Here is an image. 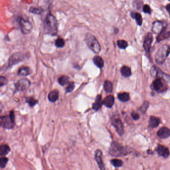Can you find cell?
I'll return each mask as SVG.
<instances>
[{"label": "cell", "instance_id": "cell-14", "mask_svg": "<svg viewBox=\"0 0 170 170\" xmlns=\"http://www.w3.org/2000/svg\"><path fill=\"white\" fill-rule=\"evenodd\" d=\"M164 29L163 23L160 21H156L154 22L152 27V31L155 34H160Z\"/></svg>", "mask_w": 170, "mask_h": 170}, {"label": "cell", "instance_id": "cell-5", "mask_svg": "<svg viewBox=\"0 0 170 170\" xmlns=\"http://www.w3.org/2000/svg\"><path fill=\"white\" fill-rule=\"evenodd\" d=\"M170 53V46L169 45H164L162 46L155 55V61L157 64H163Z\"/></svg>", "mask_w": 170, "mask_h": 170}, {"label": "cell", "instance_id": "cell-42", "mask_svg": "<svg viewBox=\"0 0 170 170\" xmlns=\"http://www.w3.org/2000/svg\"><path fill=\"white\" fill-rule=\"evenodd\" d=\"M169 1H170V0H169Z\"/></svg>", "mask_w": 170, "mask_h": 170}, {"label": "cell", "instance_id": "cell-9", "mask_svg": "<svg viewBox=\"0 0 170 170\" xmlns=\"http://www.w3.org/2000/svg\"><path fill=\"white\" fill-rule=\"evenodd\" d=\"M112 125L116 128L117 133L119 135H123L124 134V127L123 122L120 119L117 117H113L111 119Z\"/></svg>", "mask_w": 170, "mask_h": 170}, {"label": "cell", "instance_id": "cell-20", "mask_svg": "<svg viewBox=\"0 0 170 170\" xmlns=\"http://www.w3.org/2000/svg\"><path fill=\"white\" fill-rule=\"evenodd\" d=\"M58 97H59V92L58 90H57L51 91L48 96V99L51 102H54L57 101L58 100Z\"/></svg>", "mask_w": 170, "mask_h": 170}, {"label": "cell", "instance_id": "cell-33", "mask_svg": "<svg viewBox=\"0 0 170 170\" xmlns=\"http://www.w3.org/2000/svg\"><path fill=\"white\" fill-rule=\"evenodd\" d=\"M149 104L148 102H144L142 105L139 108L140 111L142 113H145V112L147 111V110L149 107Z\"/></svg>", "mask_w": 170, "mask_h": 170}, {"label": "cell", "instance_id": "cell-17", "mask_svg": "<svg viewBox=\"0 0 170 170\" xmlns=\"http://www.w3.org/2000/svg\"><path fill=\"white\" fill-rule=\"evenodd\" d=\"M160 124V119L158 117L155 116H151L149 121V126L152 128H156Z\"/></svg>", "mask_w": 170, "mask_h": 170}, {"label": "cell", "instance_id": "cell-7", "mask_svg": "<svg viewBox=\"0 0 170 170\" xmlns=\"http://www.w3.org/2000/svg\"><path fill=\"white\" fill-rule=\"evenodd\" d=\"M19 26L22 34H27L31 33L32 31V24L29 21L26 20L23 18H21L19 22Z\"/></svg>", "mask_w": 170, "mask_h": 170}, {"label": "cell", "instance_id": "cell-30", "mask_svg": "<svg viewBox=\"0 0 170 170\" xmlns=\"http://www.w3.org/2000/svg\"><path fill=\"white\" fill-rule=\"evenodd\" d=\"M111 162L112 165L114 167L119 168V167H122L123 165V162L119 159H114V160H111Z\"/></svg>", "mask_w": 170, "mask_h": 170}, {"label": "cell", "instance_id": "cell-28", "mask_svg": "<svg viewBox=\"0 0 170 170\" xmlns=\"http://www.w3.org/2000/svg\"><path fill=\"white\" fill-rule=\"evenodd\" d=\"M69 80V78L67 76H63L59 77L58 79V82L62 86H64L65 85L68 84Z\"/></svg>", "mask_w": 170, "mask_h": 170}, {"label": "cell", "instance_id": "cell-26", "mask_svg": "<svg viewBox=\"0 0 170 170\" xmlns=\"http://www.w3.org/2000/svg\"><path fill=\"white\" fill-rule=\"evenodd\" d=\"M104 90L106 92L111 93L113 90V86L112 83L109 80H106L105 81L104 84Z\"/></svg>", "mask_w": 170, "mask_h": 170}, {"label": "cell", "instance_id": "cell-18", "mask_svg": "<svg viewBox=\"0 0 170 170\" xmlns=\"http://www.w3.org/2000/svg\"><path fill=\"white\" fill-rule=\"evenodd\" d=\"M102 105V95H98L96 97L95 103L93 104L92 108L95 111L99 110Z\"/></svg>", "mask_w": 170, "mask_h": 170}, {"label": "cell", "instance_id": "cell-22", "mask_svg": "<svg viewBox=\"0 0 170 170\" xmlns=\"http://www.w3.org/2000/svg\"><path fill=\"white\" fill-rule=\"evenodd\" d=\"M169 37H170V31H166L165 29H164L162 31L161 33H160L159 34L157 38V40L158 41H160L162 40L166 39Z\"/></svg>", "mask_w": 170, "mask_h": 170}, {"label": "cell", "instance_id": "cell-27", "mask_svg": "<svg viewBox=\"0 0 170 170\" xmlns=\"http://www.w3.org/2000/svg\"><path fill=\"white\" fill-rule=\"evenodd\" d=\"M118 98L121 101L125 102L128 101L130 99V96L128 93H121L118 95Z\"/></svg>", "mask_w": 170, "mask_h": 170}, {"label": "cell", "instance_id": "cell-31", "mask_svg": "<svg viewBox=\"0 0 170 170\" xmlns=\"http://www.w3.org/2000/svg\"><path fill=\"white\" fill-rule=\"evenodd\" d=\"M65 41L63 38H59L55 41V45L58 48H62L65 46Z\"/></svg>", "mask_w": 170, "mask_h": 170}, {"label": "cell", "instance_id": "cell-35", "mask_svg": "<svg viewBox=\"0 0 170 170\" xmlns=\"http://www.w3.org/2000/svg\"><path fill=\"white\" fill-rule=\"evenodd\" d=\"M29 11L32 13L36 14H40L42 12V9L41 8H33L31 7L29 9Z\"/></svg>", "mask_w": 170, "mask_h": 170}, {"label": "cell", "instance_id": "cell-40", "mask_svg": "<svg viewBox=\"0 0 170 170\" xmlns=\"http://www.w3.org/2000/svg\"><path fill=\"white\" fill-rule=\"evenodd\" d=\"M3 109H4V107H3V105L2 104V103H0V115L3 113Z\"/></svg>", "mask_w": 170, "mask_h": 170}, {"label": "cell", "instance_id": "cell-41", "mask_svg": "<svg viewBox=\"0 0 170 170\" xmlns=\"http://www.w3.org/2000/svg\"><path fill=\"white\" fill-rule=\"evenodd\" d=\"M166 9H167V10L170 13V3L167 5Z\"/></svg>", "mask_w": 170, "mask_h": 170}, {"label": "cell", "instance_id": "cell-13", "mask_svg": "<svg viewBox=\"0 0 170 170\" xmlns=\"http://www.w3.org/2000/svg\"><path fill=\"white\" fill-rule=\"evenodd\" d=\"M157 135L161 139H166L170 136V129L166 127L161 128L157 132Z\"/></svg>", "mask_w": 170, "mask_h": 170}, {"label": "cell", "instance_id": "cell-34", "mask_svg": "<svg viewBox=\"0 0 170 170\" xmlns=\"http://www.w3.org/2000/svg\"><path fill=\"white\" fill-rule=\"evenodd\" d=\"M8 161H9V159L6 157H2L0 158V168H5Z\"/></svg>", "mask_w": 170, "mask_h": 170}, {"label": "cell", "instance_id": "cell-6", "mask_svg": "<svg viewBox=\"0 0 170 170\" xmlns=\"http://www.w3.org/2000/svg\"><path fill=\"white\" fill-rule=\"evenodd\" d=\"M165 80L161 77H158L154 80L152 84V87L157 92H163L167 90V85L165 83Z\"/></svg>", "mask_w": 170, "mask_h": 170}, {"label": "cell", "instance_id": "cell-39", "mask_svg": "<svg viewBox=\"0 0 170 170\" xmlns=\"http://www.w3.org/2000/svg\"><path fill=\"white\" fill-rule=\"evenodd\" d=\"M131 116L135 120H137L140 118L139 115L138 113H135L134 112H133L131 113Z\"/></svg>", "mask_w": 170, "mask_h": 170}, {"label": "cell", "instance_id": "cell-23", "mask_svg": "<svg viewBox=\"0 0 170 170\" xmlns=\"http://www.w3.org/2000/svg\"><path fill=\"white\" fill-rule=\"evenodd\" d=\"M93 62H94L95 64L99 68H102L104 66V60L100 56L96 55L93 58Z\"/></svg>", "mask_w": 170, "mask_h": 170}, {"label": "cell", "instance_id": "cell-32", "mask_svg": "<svg viewBox=\"0 0 170 170\" xmlns=\"http://www.w3.org/2000/svg\"><path fill=\"white\" fill-rule=\"evenodd\" d=\"M26 102L28 103L30 106L33 107L38 103V101L32 97H28L26 98Z\"/></svg>", "mask_w": 170, "mask_h": 170}, {"label": "cell", "instance_id": "cell-1", "mask_svg": "<svg viewBox=\"0 0 170 170\" xmlns=\"http://www.w3.org/2000/svg\"><path fill=\"white\" fill-rule=\"evenodd\" d=\"M44 29L45 32L51 36H56L58 33V23L56 17L49 13L46 15L44 21Z\"/></svg>", "mask_w": 170, "mask_h": 170}, {"label": "cell", "instance_id": "cell-36", "mask_svg": "<svg viewBox=\"0 0 170 170\" xmlns=\"http://www.w3.org/2000/svg\"><path fill=\"white\" fill-rule=\"evenodd\" d=\"M74 88H75V84L74 82H70L69 83L68 86L66 88L67 92H71L73 90Z\"/></svg>", "mask_w": 170, "mask_h": 170}, {"label": "cell", "instance_id": "cell-3", "mask_svg": "<svg viewBox=\"0 0 170 170\" xmlns=\"http://www.w3.org/2000/svg\"><path fill=\"white\" fill-rule=\"evenodd\" d=\"M85 42L92 52L95 54L100 53L101 50L100 44L94 35L90 33H87L85 36Z\"/></svg>", "mask_w": 170, "mask_h": 170}, {"label": "cell", "instance_id": "cell-21", "mask_svg": "<svg viewBox=\"0 0 170 170\" xmlns=\"http://www.w3.org/2000/svg\"><path fill=\"white\" fill-rule=\"evenodd\" d=\"M10 151V149L7 145H2L0 146V156H4L8 154Z\"/></svg>", "mask_w": 170, "mask_h": 170}, {"label": "cell", "instance_id": "cell-12", "mask_svg": "<svg viewBox=\"0 0 170 170\" xmlns=\"http://www.w3.org/2000/svg\"><path fill=\"white\" fill-rule=\"evenodd\" d=\"M156 151L160 156L167 158L170 155L169 150L167 147L162 145H159L156 149Z\"/></svg>", "mask_w": 170, "mask_h": 170}, {"label": "cell", "instance_id": "cell-29", "mask_svg": "<svg viewBox=\"0 0 170 170\" xmlns=\"http://www.w3.org/2000/svg\"><path fill=\"white\" fill-rule=\"evenodd\" d=\"M117 45L121 49H125L128 46V42L124 40H118L117 41Z\"/></svg>", "mask_w": 170, "mask_h": 170}, {"label": "cell", "instance_id": "cell-11", "mask_svg": "<svg viewBox=\"0 0 170 170\" xmlns=\"http://www.w3.org/2000/svg\"><path fill=\"white\" fill-rule=\"evenodd\" d=\"M153 40L152 34L151 33H148L145 38L144 43H143V47L146 52H150V48H151Z\"/></svg>", "mask_w": 170, "mask_h": 170}, {"label": "cell", "instance_id": "cell-10", "mask_svg": "<svg viewBox=\"0 0 170 170\" xmlns=\"http://www.w3.org/2000/svg\"><path fill=\"white\" fill-rule=\"evenodd\" d=\"M31 82L26 78H22L17 81L15 84V90L17 91H22L25 90L29 87Z\"/></svg>", "mask_w": 170, "mask_h": 170}, {"label": "cell", "instance_id": "cell-38", "mask_svg": "<svg viewBox=\"0 0 170 170\" xmlns=\"http://www.w3.org/2000/svg\"><path fill=\"white\" fill-rule=\"evenodd\" d=\"M143 11L145 13L150 14L151 13V9L149 6L145 5L143 7Z\"/></svg>", "mask_w": 170, "mask_h": 170}, {"label": "cell", "instance_id": "cell-25", "mask_svg": "<svg viewBox=\"0 0 170 170\" xmlns=\"http://www.w3.org/2000/svg\"><path fill=\"white\" fill-rule=\"evenodd\" d=\"M131 15L132 17L135 19L137 24L139 26H141L143 22V19L141 15L138 13L132 12L131 13Z\"/></svg>", "mask_w": 170, "mask_h": 170}, {"label": "cell", "instance_id": "cell-2", "mask_svg": "<svg viewBox=\"0 0 170 170\" xmlns=\"http://www.w3.org/2000/svg\"><path fill=\"white\" fill-rule=\"evenodd\" d=\"M129 153V150L128 148L121 146L116 142L112 143L109 149V154L111 156L116 157L124 156Z\"/></svg>", "mask_w": 170, "mask_h": 170}, {"label": "cell", "instance_id": "cell-19", "mask_svg": "<svg viewBox=\"0 0 170 170\" xmlns=\"http://www.w3.org/2000/svg\"><path fill=\"white\" fill-rule=\"evenodd\" d=\"M114 97L112 95H109L107 97H106V98L104 99V101H103L104 105H105L108 108L112 107L113 105L114 104Z\"/></svg>", "mask_w": 170, "mask_h": 170}, {"label": "cell", "instance_id": "cell-8", "mask_svg": "<svg viewBox=\"0 0 170 170\" xmlns=\"http://www.w3.org/2000/svg\"><path fill=\"white\" fill-rule=\"evenodd\" d=\"M25 58L24 54L22 52L14 53L10 57L9 60V66L10 67L19 64V62L24 60Z\"/></svg>", "mask_w": 170, "mask_h": 170}, {"label": "cell", "instance_id": "cell-24", "mask_svg": "<svg viewBox=\"0 0 170 170\" xmlns=\"http://www.w3.org/2000/svg\"><path fill=\"white\" fill-rule=\"evenodd\" d=\"M121 71L122 76L124 77H129L131 75V69L127 66H123L121 67Z\"/></svg>", "mask_w": 170, "mask_h": 170}, {"label": "cell", "instance_id": "cell-16", "mask_svg": "<svg viewBox=\"0 0 170 170\" xmlns=\"http://www.w3.org/2000/svg\"><path fill=\"white\" fill-rule=\"evenodd\" d=\"M32 71L29 67L27 66H22L19 69L18 74L22 76H29L32 73Z\"/></svg>", "mask_w": 170, "mask_h": 170}, {"label": "cell", "instance_id": "cell-15", "mask_svg": "<svg viewBox=\"0 0 170 170\" xmlns=\"http://www.w3.org/2000/svg\"><path fill=\"white\" fill-rule=\"evenodd\" d=\"M102 152L100 150H98L95 152V159L97 161V163L99 165L100 169L101 170H104L105 167H104V164L103 163V162L102 161Z\"/></svg>", "mask_w": 170, "mask_h": 170}, {"label": "cell", "instance_id": "cell-37", "mask_svg": "<svg viewBox=\"0 0 170 170\" xmlns=\"http://www.w3.org/2000/svg\"><path fill=\"white\" fill-rule=\"evenodd\" d=\"M8 83L7 78L4 76H0V87L4 86Z\"/></svg>", "mask_w": 170, "mask_h": 170}, {"label": "cell", "instance_id": "cell-4", "mask_svg": "<svg viewBox=\"0 0 170 170\" xmlns=\"http://www.w3.org/2000/svg\"><path fill=\"white\" fill-rule=\"evenodd\" d=\"M0 125L5 129H11L15 125V116L14 111H11L9 115L0 116Z\"/></svg>", "mask_w": 170, "mask_h": 170}]
</instances>
